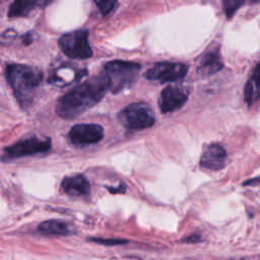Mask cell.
Masks as SVG:
<instances>
[{
	"label": "cell",
	"mask_w": 260,
	"mask_h": 260,
	"mask_svg": "<svg viewBox=\"0 0 260 260\" xmlns=\"http://www.w3.org/2000/svg\"><path fill=\"white\" fill-rule=\"evenodd\" d=\"M110 90L105 72L91 77L62 95L56 106V112L63 119H73L95 106Z\"/></svg>",
	"instance_id": "cell-1"
},
{
	"label": "cell",
	"mask_w": 260,
	"mask_h": 260,
	"mask_svg": "<svg viewBox=\"0 0 260 260\" xmlns=\"http://www.w3.org/2000/svg\"><path fill=\"white\" fill-rule=\"evenodd\" d=\"M5 77L21 108L29 107L35 91L43 80L42 72L28 65L10 64L6 67Z\"/></svg>",
	"instance_id": "cell-2"
},
{
	"label": "cell",
	"mask_w": 260,
	"mask_h": 260,
	"mask_svg": "<svg viewBox=\"0 0 260 260\" xmlns=\"http://www.w3.org/2000/svg\"><path fill=\"white\" fill-rule=\"evenodd\" d=\"M140 68V65L135 62L122 60L108 62L104 72L108 77L110 89L116 93L129 87L136 80Z\"/></svg>",
	"instance_id": "cell-3"
},
{
	"label": "cell",
	"mask_w": 260,
	"mask_h": 260,
	"mask_svg": "<svg viewBox=\"0 0 260 260\" xmlns=\"http://www.w3.org/2000/svg\"><path fill=\"white\" fill-rule=\"evenodd\" d=\"M118 118L129 130L146 129L151 127L155 122L153 112L143 103L130 104L119 113Z\"/></svg>",
	"instance_id": "cell-4"
},
{
	"label": "cell",
	"mask_w": 260,
	"mask_h": 260,
	"mask_svg": "<svg viewBox=\"0 0 260 260\" xmlns=\"http://www.w3.org/2000/svg\"><path fill=\"white\" fill-rule=\"evenodd\" d=\"M59 47L67 57L72 59H87L92 55L88 44V30L86 29L63 35L59 39Z\"/></svg>",
	"instance_id": "cell-5"
},
{
	"label": "cell",
	"mask_w": 260,
	"mask_h": 260,
	"mask_svg": "<svg viewBox=\"0 0 260 260\" xmlns=\"http://www.w3.org/2000/svg\"><path fill=\"white\" fill-rule=\"evenodd\" d=\"M51 148V140L49 138L40 139L38 137L27 138L18 141L8 147L3 151V160L15 159L27 155H35L37 153L46 152Z\"/></svg>",
	"instance_id": "cell-6"
},
{
	"label": "cell",
	"mask_w": 260,
	"mask_h": 260,
	"mask_svg": "<svg viewBox=\"0 0 260 260\" xmlns=\"http://www.w3.org/2000/svg\"><path fill=\"white\" fill-rule=\"evenodd\" d=\"M188 66L176 62H159L146 70L144 77L149 80H157L160 83L179 81L185 77Z\"/></svg>",
	"instance_id": "cell-7"
},
{
	"label": "cell",
	"mask_w": 260,
	"mask_h": 260,
	"mask_svg": "<svg viewBox=\"0 0 260 260\" xmlns=\"http://www.w3.org/2000/svg\"><path fill=\"white\" fill-rule=\"evenodd\" d=\"M68 137L77 146L94 144L104 138V129L98 124H76L70 129Z\"/></svg>",
	"instance_id": "cell-8"
},
{
	"label": "cell",
	"mask_w": 260,
	"mask_h": 260,
	"mask_svg": "<svg viewBox=\"0 0 260 260\" xmlns=\"http://www.w3.org/2000/svg\"><path fill=\"white\" fill-rule=\"evenodd\" d=\"M188 100V93L180 86L169 85L165 87L158 100V106L161 113L167 114L180 109Z\"/></svg>",
	"instance_id": "cell-9"
},
{
	"label": "cell",
	"mask_w": 260,
	"mask_h": 260,
	"mask_svg": "<svg viewBox=\"0 0 260 260\" xmlns=\"http://www.w3.org/2000/svg\"><path fill=\"white\" fill-rule=\"evenodd\" d=\"M226 152L219 143L206 145L200 156V166L211 171H218L225 165Z\"/></svg>",
	"instance_id": "cell-10"
},
{
	"label": "cell",
	"mask_w": 260,
	"mask_h": 260,
	"mask_svg": "<svg viewBox=\"0 0 260 260\" xmlns=\"http://www.w3.org/2000/svg\"><path fill=\"white\" fill-rule=\"evenodd\" d=\"M61 188L71 197H86L90 191L87 179L80 174L65 177L61 183Z\"/></svg>",
	"instance_id": "cell-11"
},
{
	"label": "cell",
	"mask_w": 260,
	"mask_h": 260,
	"mask_svg": "<svg viewBox=\"0 0 260 260\" xmlns=\"http://www.w3.org/2000/svg\"><path fill=\"white\" fill-rule=\"evenodd\" d=\"M54 0H13L8 9L9 17H22L36 9L48 6Z\"/></svg>",
	"instance_id": "cell-12"
},
{
	"label": "cell",
	"mask_w": 260,
	"mask_h": 260,
	"mask_svg": "<svg viewBox=\"0 0 260 260\" xmlns=\"http://www.w3.org/2000/svg\"><path fill=\"white\" fill-rule=\"evenodd\" d=\"M222 67L223 63L218 51H209L201 57L197 72L202 76H209L221 70Z\"/></svg>",
	"instance_id": "cell-13"
},
{
	"label": "cell",
	"mask_w": 260,
	"mask_h": 260,
	"mask_svg": "<svg viewBox=\"0 0 260 260\" xmlns=\"http://www.w3.org/2000/svg\"><path fill=\"white\" fill-rule=\"evenodd\" d=\"M244 98L248 105H252L260 99V63L254 68L245 85Z\"/></svg>",
	"instance_id": "cell-14"
},
{
	"label": "cell",
	"mask_w": 260,
	"mask_h": 260,
	"mask_svg": "<svg viewBox=\"0 0 260 260\" xmlns=\"http://www.w3.org/2000/svg\"><path fill=\"white\" fill-rule=\"evenodd\" d=\"M39 232L47 236H68L73 233L71 225L60 219H49L39 225Z\"/></svg>",
	"instance_id": "cell-15"
},
{
	"label": "cell",
	"mask_w": 260,
	"mask_h": 260,
	"mask_svg": "<svg viewBox=\"0 0 260 260\" xmlns=\"http://www.w3.org/2000/svg\"><path fill=\"white\" fill-rule=\"evenodd\" d=\"M77 73L69 67H60L50 74L49 82L57 86H65L75 80Z\"/></svg>",
	"instance_id": "cell-16"
},
{
	"label": "cell",
	"mask_w": 260,
	"mask_h": 260,
	"mask_svg": "<svg viewBox=\"0 0 260 260\" xmlns=\"http://www.w3.org/2000/svg\"><path fill=\"white\" fill-rule=\"evenodd\" d=\"M245 1H247V0H223V7H224L226 16L231 17ZM249 1L259 2L260 0H249Z\"/></svg>",
	"instance_id": "cell-17"
},
{
	"label": "cell",
	"mask_w": 260,
	"mask_h": 260,
	"mask_svg": "<svg viewBox=\"0 0 260 260\" xmlns=\"http://www.w3.org/2000/svg\"><path fill=\"white\" fill-rule=\"evenodd\" d=\"M100 12L103 15L109 14L116 6L117 0H94Z\"/></svg>",
	"instance_id": "cell-18"
},
{
	"label": "cell",
	"mask_w": 260,
	"mask_h": 260,
	"mask_svg": "<svg viewBox=\"0 0 260 260\" xmlns=\"http://www.w3.org/2000/svg\"><path fill=\"white\" fill-rule=\"evenodd\" d=\"M94 243L105 245V246H118V245H125L128 243L127 240H120V239H89Z\"/></svg>",
	"instance_id": "cell-19"
},
{
	"label": "cell",
	"mask_w": 260,
	"mask_h": 260,
	"mask_svg": "<svg viewBox=\"0 0 260 260\" xmlns=\"http://www.w3.org/2000/svg\"><path fill=\"white\" fill-rule=\"evenodd\" d=\"M201 241V238H200V235L199 234H192L190 236H188L187 238H185L183 240V242L185 243H190V244H195L197 242H200Z\"/></svg>",
	"instance_id": "cell-20"
},
{
	"label": "cell",
	"mask_w": 260,
	"mask_h": 260,
	"mask_svg": "<svg viewBox=\"0 0 260 260\" xmlns=\"http://www.w3.org/2000/svg\"><path fill=\"white\" fill-rule=\"evenodd\" d=\"M258 183H260V177H256V178H253V179H249V180H247L246 182H244L243 185L248 186V185H255V184H258Z\"/></svg>",
	"instance_id": "cell-21"
}]
</instances>
